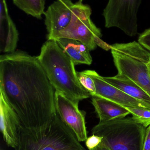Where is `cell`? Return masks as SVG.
<instances>
[{
	"mask_svg": "<svg viewBox=\"0 0 150 150\" xmlns=\"http://www.w3.org/2000/svg\"><path fill=\"white\" fill-rule=\"evenodd\" d=\"M92 9L88 4L77 1L73 8L70 23L64 30L52 36L47 37L48 40L59 38L76 40L86 45L90 51L95 50L97 46L103 49L109 48L102 41L101 30L97 27L91 19Z\"/></svg>",
	"mask_w": 150,
	"mask_h": 150,
	"instance_id": "cell-6",
	"label": "cell"
},
{
	"mask_svg": "<svg viewBox=\"0 0 150 150\" xmlns=\"http://www.w3.org/2000/svg\"><path fill=\"white\" fill-rule=\"evenodd\" d=\"M95 83V96L106 99L125 108H150L149 105L130 97L115 86L110 84L94 70H85Z\"/></svg>",
	"mask_w": 150,
	"mask_h": 150,
	"instance_id": "cell-9",
	"label": "cell"
},
{
	"mask_svg": "<svg viewBox=\"0 0 150 150\" xmlns=\"http://www.w3.org/2000/svg\"><path fill=\"white\" fill-rule=\"evenodd\" d=\"M23 126L16 113L0 93V127L4 141L15 149L18 143L19 131Z\"/></svg>",
	"mask_w": 150,
	"mask_h": 150,
	"instance_id": "cell-11",
	"label": "cell"
},
{
	"mask_svg": "<svg viewBox=\"0 0 150 150\" xmlns=\"http://www.w3.org/2000/svg\"><path fill=\"white\" fill-rule=\"evenodd\" d=\"M13 4L18 8L38 19L41 18L44 14L45 0H12Z\"/></svg>",
	"mask_w": 150,
	"mask_h": 150,
	"instance_id": "cell-16",
	"label": "cell"
},
{
	"mask_svg": "<svg viewBox=\"0 0 150 150\" xmlns=\"http://www.w3.org/2000/svg\"><path fill=\"white\" fill-rule=\"evenodd\" d=\"M119 74L128 78L150 95V52L136 41L111 46Z\"/></svg>",
	"mask_w": 150,
	"mask_h": 150,
	"instance_id": "cell-5",
	"label": "cell"
},
{
	"mask_svg": "<svg viewBox=\"0 0 150 150\" xmlns=\"http://www.w3.org/2000/svg\"><path fill=\"white\" fill-rule=\"evenodd\" d=\"M92 97V103L100 122L125 118L130 114L126 108L117 103L100 97Z\"/></svg>",
	"mask_w": 150,
	"mask_h": 150,
	"instance_id": "cell-13",
	"label": "cell"
},
{
	"mask_svg": "<svg viewBox=\"0 0 150 150\" xmlns=\"http://www.w3.org/2000/svg\"></svg>",
	"mask_w": 150,
	"mask_h": 150,
	"instance_id": "cell-25",
	"label": "cell"
},
{
	"mask_svg": "<svg viewBox=\"0 0 150 150\" xmlns=\"http://www.w3.org/2000/svg\"><path fill=\"white\" fill-rule=\"evenodd\" d=\"M55 92L37 57L21 51L1 54L0 93L29 132L47 131L56 114Z\"/></svg>",
	"mask_w": 150,
	"mask_h": 150,
	"instance_id": "cell-1",
	"label": "cell"
},
{
	"mask_svg": "<svg viewBox=\"0 0 150 150\" xmlns=\"http://www.w3.org/2000/svg\"><path fill=\"white\" fill-rule=\"evenodd\" d=\"M55 40L75 65H90L92 60L90 49L78 40L65 38H59Z\"/></svg>",
	"mask_w": 150,
	"mask_h": 150,
	"instance_id": "cell-12",
	"label": "cell"
},
{
	"mask_svg": "<svg viewBox=\"0 0 150 150\" xmlns=\"http://www.w3.org/2000/svg\"><path fill=\"white\" fill-rule=\"evenodd\" d=\"M92 150H111L109 149L108 148H106V147H104V146H98L97 148L95 149H93Z\"/></svg>",
	"mask_w": 150,
	"mask_h": 150,
	"instance_id": "cell-23",
	"label": "cell"
},
{
	"mask_svg": "<svg viewBox=\"0 0 150 150\" xmlns=\"http://www.w3.org/2000/svg\"><path fill=\"white\" fill-rule=\"evenodd\" d=\"M15 150H86L74 131L56 115L47 131L31 133L23 126Z\"/></svg>",
	"mask_w": 150,
	"mask_h": 150,
	"instance_id": "cell-3",
	"label": "cell"
},
{
	"mask_svg": "<svg viewBox=\"0 0 150 150\" xmlns=\"http://www.w3.org/2000/svg\"><path fill=\"white\" fill-rule=\"evenodd\" d=\"M143 150H150V125L147 127Z\"/></svg>",
	"mask_w": 150,
	"mask_h": 150,
	"instance_id": "cell-22",
	"label": "cell"
},
{
	"mask_svg": "<svg viewBox=\"0 0 150 150\" xmlns=\"http://www.w3.org/2000/svg\"><path fill=\"white\" fill-rule=\"evenodd\" d=\"M18 40V31L11 17L0 21V52L1 54L16 52Z\"/></svg>",
	"mask_w": 150,
	"mask_h": 150,
	"instance_id": "cell-15",
	"label": "cell"
},
{
	"mask_svg": "<svg viewBox=\"0 0 150 150\" xmlns=\"http://www.w3.org/2000/svg\"><path fill=\"white\" fill-rule=\"evenodd\" d=\"M78 103L55 91L56 112L62 120L73 130L81 142L86 141L88 136L85 125L86 112L79 110Z\"/></svg>",
	"mask_w": 150,
	"mask_h": 150,
	"instance_id": "cell-8",
	"label": "cell"
},
{
	"mask_svg": "<svg viewBox=\"0 0 150 150\" xmlns=\"http://www.w3.org/2000/svg\"><path fill=\"white\" fill-rule=\"evenodd\" d=\"M103 137L92 134V135L87 137L85 141V145L89 150H92L99 146L102 141Z\"/></svg>",
	"mask_w": 150,
	"mask_h": 150,
	"instance_id": "cell-19",
	"label": "cell"
},
{
	"mask_svg": "<svg viewBox=\"0 0 150 150\" xmlns=\"http://www.w3.org/2000/svg\"><path fill=\"white\" fill-rule=\"evenodd\" d=\"M83 1V0H79L78 1L81 2H82Z\"/></svg>",
	"mask_w": 150,
	"mask_h": 150,
	"instance_id": "cell-24",
	"label": "cell"
},
{
	"mask_svg": "<svg viewBox=\"0 0 150 150\" xmlns=\"http://www.w3.org/2000/svg\"><path fill=\"white\" fill-rule=\"evenodd\" d=\"M142 0H109L103 12L106 28H119L129 37L138 31L137 13Z\"/></svg>",
	"mask_w": 150,
	"mask_h": 150,
	"instance_id": "cell-7",
	"label": "cell"
},
{
	"mask_svg": "<svg viewBox=\"0 0 150 150\" xmlns=\"http://www.w3.org/2000/svg\"><path fill=\"white\" fill-rule=\"evenodd\" d=\"M107 83L120 90L134 98L150 106V95L134 81L118 74L112 77H103Z\"/></svg>",
	"mask_w": 150,
	"mask_h": 150,
	"instance_id": "cell-14",
	"label": "cell"
},
{
	"mask_svg": "<svg viewBox=\"0 0 150 150\" xmlns=\"http://www.w3.org/2000/svg\"><path fill=\"white\" fill-rule=\"evenodd\" d=\"M37 58L56 91L78 103L91 96L80 84L74 62L55 40H48Z\"/></svg>",
	"mask_w": 150,
	"mask_h": 150,
	"instance_id": "cell-2",
	"label": "cell"
},
{
	"mask_svg": "<svg viewBox=\"0 0 150 150\" xmlns=\"http://www.w3.org/2000/svg\"><path fill=\"white\" fill-rule=\"evenodd\" d=\"M74 4L71 0H56L48 6L44 13L47 37L63 30L68 25Z\"/></svg>",
	"mask_w": 150,
	"mask_h": 150,
	"instance_id": "cell-10",
	"label": "cell"
},
{
	"mask_svg": "<svg viewBox=\"0 0 150 150\" xmlns=\"http://www.w3.org/2000/svg\"><path fill=\"white\" fill-rule=\"evenodd\" d=\"M138 41L139 44L150 52V28L141 34Z\"/></svg>",
	"mask_w": 150,
	"mask_h": 150,
	"instance_id": "cell-20",
	"label": "cell"
},
{
	"mask_svg": "<svg viewBox=\"0 0 150 150\" xmlns=\"http://www.w3.org/2000/svg\"><path fill=\"white\" fill-rule=\"evenodd\" d=\"M0 21L6 20L9 18L8 7L6 0H1L0 1Z\"/></svg>",
	"mask_w": 150,
	"mask_h": 150,
	"instance_id": "cell-21",
	"label": "cell"
},
{
	"mask_svg": "<svg viewBox=\"0 0 150 150\" xmlns=\"http://www.w3.org/2000/svg\"><path fill=\"white\" fill-rule=\"evenodd\" d=\"M137 122L148 127L150 125V108H126Z\"/></svg>",
	"mask_w": 150,
	"mask_h": 150,
	"instance_id": "cell-17",
	"label": "cell"
},
{
	"mask_svg": "<svg viewBox=\"0 0 150 150\" xmlns=\"http://www.w3.org/2000/svg\"><path fill=\"white\" fill-rule=\"evenodd\" d=\"M77 77L80 84L90 94L94 97L96 93V88L93 79L89 76L85 71L77 73Z\"/></svg>",
	"mask_w": 150,
	"mask_h": 150,
	"instance_id": "cell-18",
	"label": "cell"
},
{
	"mask_svg": "<svg viewBox=\"0 0 150 150\" xmlns=\"http://www.w3.org/2000/svg\"><path fill=\"white\" fill-rule=\"evenodd\" d=\"M147 128L132 118L100 122L92 134L103 137L100 144L111 150H143Z\"/></svg>",
	"mask_w": 150,
	"mask_h": 150,
	"instance_id": "cell-4",
	"label": "cell"
}]
</instances>
